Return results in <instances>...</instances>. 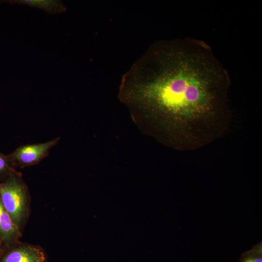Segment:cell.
<instances>
[{
  "label": "cell",
  "mask_w": 262,
  "mask_h": 262,
  "mask_svg": "<svg viewBox=\"0 0 262 262\" xmlns=\"http://www.w3.org/2000/svg\"><path fill=\"white\" fill-rule=\"evenodd\" d=\"M125 77L134 99L186 122L212 114L229 81L210 47L188 38L154 45Z\"/></svg>",
  "instance_id": "1"
},
{
  "label": "cell",
  "mask_w": 262,
  "mask_h": 262,
  "mask_svg": "<svg viewBox=\"0 0 262 262\" xmlns=\"http://www.w3.org/2000/svg\"><path fill=\"white\" fill-rule=\"evenodd\" d=\"M0 201L22 233L31 213V196L21 173L16 170L0 181Z\"/></svg>",
  "instance_id": "2"
},
{
  "label": "cell",
  "mask_w": 262,
  "mask_h": 262,
  "mask_svg": "<svg viewBox=\"0 0 262 262\" xmlns=\"http://www.w3.org/2000/svg\"><path fill=\"white\" fill-rule=\"evenodd\" d=\"M60 137L42 143L22 145L7 155L13 166L24 168L37 164L49 154L60 140Z\"/></svg>",
  "instance_id": "3"
},
{
  "label": "cell",
  "mask_w": 262,
  "mask_h": 262,
  "mask_svg": "<svg viewBox=\"0 0 262 262\" xmlns=\"http://www.w3.org/2000/svg\"><path fill=\"white\" fill-rule=\"evenodd\" d=\"M48 255L40 246L20 241L5 250L0 262H47Z\"/></svg>",
  "instance_id": "4"
},
{
  "label": "cell",
  "mask_w": 262,
  "mask_h": 262,
  "mask_svg": "<svg viewBox=\"0 0 262 262\" xmlns=\"http://www.w3.org/2000/svg\"><path fill=\"white\" fill-rule=\"evenodd\" d=\"M22 234L0 201V241L4 251L18 243Z\"/></svg>",
  "instance_id": "5"
},
{
  "label": "cell",
  "mask_w": 262,
  "mask_h": 262,
  "mask_svg": "<svg viewBox=\"0 0 262 262\" xmlns=\"http://www.w3.org/2000/svg\"><path fill=\"white\" fill-rule=\"evenodd\" d=\"M10 3L26 4L43 9L49 13H60L66 10L64 3L59 0H8Z\"/></svg>",
  "instance_id": "6"
},
{
  "label": "cell",
  "mask_w": 262,
  "mask_h": 262,
  "mask_svg": "<svg viewBox=\"0 0 262 262\" xmlns=\"http://www.w3.org/2000/svg\"><path fill=\"white\" fill-rule=\"evenodd\" d=\"M16 170L7 155L0 152V181L5 180Z\"/></svg>",
  "instance_id": "7"
},
{
  "label": "cell",
  "mask_w": 262,
  "mask_h": 262,
  "mask_svg": "<svg viewBox=\"0 0 262 262\" xmlns=\"http://www.w3.org/2000/svg\"><path fill=\"white\" fill-rule=\"evenodd\" d=\"M243 262H262V257H249L245 259Z\"/></svg>",
  "instance_id": "8"
},
{
  "label": "cell",
  "mask_w": 262,
  "mask_h": 262,
  "mask_svg": "<svg viewBox=\"0 0 262 262\" xmlns=\"http://www.w3.org/2000/svg\"><path fill=\"white\" fill-rule=\"evenodd\" d=\"M4 251V249L3 248V246H2V244L1 241H0V257L2 255Z\"/></svg>",
  "instance_id": "9"
}]
</instances>
